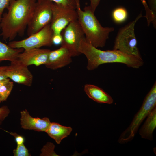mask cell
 I'll list each match as a JSON object with an SVG mask.
<instances>
[{
    "instance_id": "1",
    "label": "cell",
    "mask_w": 156,
    "mask_h": 156,
    "mask_svg": "<svg viewBox=\"0 0 156 156\" xmlns=\"http://www.w3.org/2000/svg\"><path fill=\"white\" fill-rule=\"evenodd\" d=\"M37 0H12L0 23L1 35L6 41L22 36L33 14Z\"/></svg>"
},
{
    "instance_id": "2",
    "label": "cell",
    "mask_w": 156,
    "mask_h": 156,
    "mask_svg": "<svg viewBox=\"0 0 156 156\" xmlns=\"http://www.w3.org/2000/svg\"><path fill=\"white\" fill-rule=\"evenodd\" d=\"M78 51L87 58V68L89 70H94L100 65L106 63H122L135 69L139 68L144 64L142 57L127 55L117 50L99 49L88 42L85 36L81 40Z\"/></svg>"
},
{
    "instance_id": "3",
    "label": "cell",
    "mask_w": 156,
    "mask_h": 156,
    "mask_svg": "<svg viewBox=\"0 0 156 156\" xmlns=\"http://www.w3.org/2000/svg\"><path fill=\"white\" fill-rule=\"evenodd\" d=\"M76 10L78 20L82 29L86 40L94 47H103L114 31L113 27H104L101 24L90 6H86L82 10L80 0H77Z\"/></svg>"
},
{
    "instance_id": "4",
    "label": "cell",
    "mask_w": 156,
    "mask_h": 156,
    "mask_svg": "<svg viewBox=\"0 0 156 156\" xmlns=\"http://www.w3.org/2000/svg\"><path fill=\"white\" fill-rule=\"evenodd\" d=\"M156 107V82H155L145 97L142 104L135 115L128 128L120 135L118 142L125 144L131 141L143 121L151 112Z\"/></svg>"
},
{
    "instance_id": "5",
    "label": "cell",
    "mask_w": 156,
    "mask_h": 156,
    "mask_svg": "<svg viewBox=\"0 0 156 156\" xmlns=\"http://www.w3.org/2000/svg\"><path fill=\"white\" fill-rule=\"evenodd\" d=\"M142 16L141 13L134 20L120 29L115 38L113 49L127 55L142 57L137 47L134 27L137 21Z\"/></svg>"
},
{
    "instance_id": "6",
    "label": "cell",
    "mask_w": 156,
    "mask_h": 156,
    "mask_svg": "<svg viewBox=\"0 0 156 156\" xmlns=\"http://www.w3.org/2000/svg\"><path fill=\"white\" fill-rule=\"evenodd\" d=\"M37 1L32 16L27 27L28 36L50 23L52 20L53 2L49 0Z\"/></svg>"
},
{
    "instance_id": "7",
    "label": "cell",
    "mask_w": 156,
    "mask_h": 156,
    "mask_svg": "<svg viewBox=\"0 0 156 156\" xmlns=\"http://www.w3.org/2000/svg\"><path fill=\"white\" fill-rule=\"evenodd\" d=\"M53 35L50 23L38 31L29 36V37L19 41H12L8 45L13 49L23 48L24 50L43 46H51L53 45L52 38Z\"/></svg>"
},
{
    "instance_id": "8",
    "label": "cell",
    "mask_w": 156,
    "mask_h": 156,
    "mask_svg": "<svg viewBox=\"0 0 156 156\" xmlns=\"http://www.w3.org/2000/svg\"><path fill=\"white\" fill-rule=\"evenodd\" d=\"M61 34L63 41L61 45L68 49L72 57L80 54L78 47L85 35L78 19L70 22L62 30Z\"/></svg>"
},
{
    "instance_id": "9",
    "label": "cell",
    "mask_w": 156,
    "mask_h": 156,
    "mask_svg": "<svg viewBox=\"0 0 156 156\" xmlns=\"http://www.w3.org/2000/svg\"><path fill=\"white\" fill-rule=\"evenodd\" d=\"M52 18L50 23L53 34H60L71 22L78 19L76 10L65 7L53 3Z\"/></svg>"
},
{
    "instance_id": "10",
    "label": "cell",
    "mask_w": 156,
    "mask_h": 156,
    "mask_svg": "<svg viewBox=\"0 0 156 156\" xmlns=\"http://www.w3.org/2000/svg\"><path fill=\"white\" fill-rule=\"evenodd\" d=\"M6 75L8 78L19 84L28 86H31L33 76L28 66L18 59L11 62L8 66Z\"/></svg>"
},
{
    "instance_id": "11",
    "label": "cell",
    "mask_w": 156,
    "mask_h": 156,
    "mask_svg": "<svg viewBox=\"0 0 156 156\" xmlns=\"http://www.w3.org/2000/svg\"><path fill=\"white\" fill-rule=\"evenodd\" d=\"M50 51L40 48L24 50L18 54L17 59L28 66L32 65L36 66L45 65L47 61Z\"/></svg>"
},
{
    "instance_id": "12",
    "label": "cell",
    "mask_w": 156,
    "mask_h": 156,
    "mask_svg": "<svg viewBox=\"0 0 156 156\" xmlns=\"http://www.w3.org/2000/svg\"><path fill=\"white\" fill-rule=\"evenodd\" d=\"M72 55L65 47L61 46L57 49L50 51L46 67L52 70H56L64 67L72 62Z\"/></svg>"
},
{
    "instance_id": "13",
    "label": "cell",
    "mask_w": 156,
    "mask_h": 156,
    "mask_svg": "<svg viewBox=\"0 0 156 156\" xmlns=\"http://www.w3.org/2000/svg\"><path fill=\"white\" fill-rule=\"evenodd\" d=\"M20 113L21 116L20 124L21 127L25 129L46 132L51 124L48 118H33L26 109L21 112Z\"/></svg>"
},
{
    "instance_id": "14",
    "label": "cell",
    "mask_w": 156,
    "mask_h": 156,
    "mask_svg": "<svg viewBox=\"0 0 156 156\" xmlns=\"http://www.w3.org/2000/svg\"><path fill=\"white\" fill-rule=\"evenodd\" d=\"M84 90L89 98L96 102L107 104H111L113 102L112 97L103 89L96 86L85 84Z\"/></svg>"
},
{
    "instance_id": "15",
    "label": "cell",
    "mask_w": 156,
    "mask_h": 156,
    "mask_svg": "<svg viewBox=\"0 0 156 156\" xmlns=\"http://www.w3.org/2000/svg\"><path fill=\"white\" fill-rule=\"evenodd\" d=\"M156 127V107L147 116L146 119L139 130V134L144 139L152 141L153 133Z\"/></svg>"
},
{
    "instance_id": "16",
    "label": "cell",
    "mask_w": 156,
    "mask_h": 156,
    "mask_svg": "<svg viewBox=\"0 0 156 156\" xmlns=\"http://www.w3.org/2000/svg\"><path fill=\"white\" fill-rule=\"evenodd\" d=\"M72 130L70 127H66L55 122L51 123L46 132L59 144L64 138L70 135Z\"/></svg>"
},
{
    "instance_id": "17",
    "label": "cell",
    "mask_w": 156,
    "mask_h": 156,
    "mask_svg": "<svg viewBox=\"0 0 156 156\" xmlns=\"http://www.w3.org/2000/svg\"><path fill=\"white\" fill-rule=\"evenodd\" d=\"M23 49L12 48L0 40V62L4 60L11 62L17 59L18 54L22 52Z\"/></svg>"
},
{
    "instance_id": "18",
    "label": "cell",
    "mask_w": 156,
    "mask_h": 156,
    "mask_svg": "<svg viewBox=\"0 0 156 156\" xmlns=\"http://www.w3.org/2000/svg\"><path fill=\"white\" fill-rule=\"evenodd\" d=\"M128 13L126 10L122 7L115 8L112 13L113 20L116 23H120L125 21L127 19Z\"/></svg>"
},
{
    "instance_id": "19",
    "label": "cell",
    "mask_w": 156,
    "mask_h": 156,
    "mask_svg": "<svg viewBox=\"0 0 156 156\" xmlns=\"http://www.w3.org/2000/svg\"><path fill=\"white\" fill-rule=\"evenodd\" d=\"M13 83L9 80L0 87V103L6 100L13 89Z\"/></svg>"
},
{
    "instance_id": "20",
    "label": "cell",
    "mask_w": 156,
    "mask_h": 156,
    "mask_svg": "<svg viewBox=\"0 0 156 156\" xmlns=\"http://www.w3.org/2000/svg\"><path fill=\"white\" fill-rule=\"evenodd\" d=\"M141 1L144 6L146 11L145 17L147 20L148 25L149 26L151 22H152L153 25H155L156 23V18L154 16L146 0H141Z\"/></svg>"
},
{
    "instance_id": "21",
    "label": "cell",
    "mask_w": 156,
    "mask_h": 156,
    "mask_svg": "<svg viewBox=\"0 0 156 156\" xmlns=\"http://www.w3.org/2000/svg\"><path fill=\"white\" fill-rule=\"evenodd\" d=\"M49 0L62 6L73 9L76 10L77 0Z\"/></svg>"
},
{
    "instance_id": "22",
    "label": "cell",
    "mask_w": 156,
    "mask_h": 156,
    "mask_svg": "<svg viewBox=\"0 0 156 156\" xmlns=\"http://www.w3.org/2000/svg\"><path fill=\"white\" fill-rule=\"evenodd\" d=\"M13 152L14 156H31L24 144L17 145L16 148L13 150Z\"/></svg>"
},
{
    "instance_id": "23",
    "label": "cell",
    "mask_w": 156,
    "mask_h": 156,
    "mask_svg": "<svg viewBox=\"0 0 156 156\" xmlns=\"http://www.w3.org/2000/svg\"><path fill=\"white\" fill-rule=\"evenodd\" d=\"M63 41V38L61 34H53L52 38L53 44L58 46L61 44Z\"/></svg>"
},
{
    "instance_id": "24",
    "label": "cell",
    "mask_w": 156,
    "mask_h": 156,
    "mask_svg": "<svg viewBox=\"0 0 156 156\" xmlns=\"http://www.w3.org/2000/svg\"><path fill=\"white\" fill-rule=\"evenodd\" d=\"M10 111L7 106H4L0 108V120H3L7 117Z\"/></svg>"
},
{
    "instance_id": "25",
    "label": "cell",
    "mask_w": 156,
    "mask_h": 156,
    "mask_svg": "<svg viewBox=\"0 0 156 156\" xmlns=\"http://www.w3.org/2000/svg\"><path fill=\"white\" fill-rule=\"evenodd\" d=\"M12 0H0V15H2L5 8H7Z\"/></svg>"
},
{
    "instance_id": "26",
    "label": "cell",
    "mask_w": 156,
    "mask_h": 156,
    "mask_svg": "<svg viewBox=\"0 0 156 156\" xmlns=\"http://www.w3.org/2000/svg\"><path fill=\"white\" fill-rule=\"evenodd\" d=\"M10 134L13 136L15 138V140L17 145H21L24 144L25 142V139L23 137L18 135L16 133L8 132Z\"/></svg>"
},
{
    "instance_id": "27",
    "label": "cell",
    "mask_w": 156,
    "mask_h": 156,
    "mask_svg": "<svg viewBox=\"0 0 156 156\" xmlns=\"http://www.w3.org/2000/svg\"><path fill=\"white\" fill-rule=\"evenodd\" d=\"M149 8L151 10L154 16L156 18V0H148Z\"/></svg>"
},
{
    "instance_id": "28",
    "label": "cell",
    "mask_w": 156,
    "mask_h": 156,
    "mask_svg": "<svg viewBox=\"0 0 156 156\" xmlns=\"http://www.w3.org/2000/svg\"><path fill=\"white\" fill-rule=\"evenodd\" d=\"M8 66H0V80L8 78L6 75Z\"/></svg>"
},
{
    "instance_id": "29",
    "label": "cell",
    "mask_w": 156,
    "mask_h": 156,
    "mask_svg": "<svg viewBox=\"0 0 156 156\" xmlns=\"http://www.w3.org/2000/svg\"><path fill=\"white\" fill-rule=\"evenodd\" d=\"M101 0H90V5L92 11L94 12L98 6Z\"/></svg>"
},
{
    "instance_id": "30",
    "label": "cell",
    "mask_w": 156,
    "mask_h": 156,
    "mask_svg": "<svg viewBox=\"0 0 156 156\" xmlns=\"http://www.w3.org/2000/svg\"><path fill=\"white\" fill-rule=\"evenodd\" d=\"M10 80L9 78H7L1 80H0V87L4 83Z\"/></svg>"
},
{
    "instance_id": "31",
    "label": "cell",
    "mask_w": 156,
    "mask_h": 156,
    "mask_svg": "<svg viewBox=\"0 0 156 156\" xmlns=\"http://www.w3.org/2000/svg\"><path fill=\"white\" fill-rule=\"evenodd\" d=\"M1 18H2L1 15H0V23L1 20Z\"/></svg>"
}]
</instances>
